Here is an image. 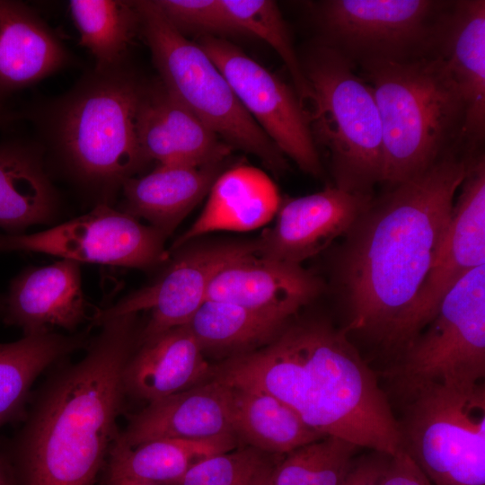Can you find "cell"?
Here are the masks:
<instances>
[{
    "instance_id": "6da1fadb",
    "label": "cell",
    "mask_w": 485,
    "mask_h": 485,
    "mask_svg": "<svg viewBox=\"0 0 485 485\" xmlns=\"http://www.w3.org/2000/svg\"><path fill=\"white\" fill-rule=\"evenodd\" d=\"M472 156L451 154L373 198L343 236L334 282L345 304L346 333L374 340L396 358L408 345L418 295L451 218Z\"/></svg>"
},
{
    "instance_id": "7a4b0ae2",
    "label": "cell",
    "mask_w": 485,
    "mask_h": 485,
    "mask_svg": "<svg viewBox=\"0 0 485 485\" xmlns=\"http://www.w3.org/2000/svg\"><path fill=\"white\" fill-rule=\"evenodd\" d=\"M213 377L273 395L323 436L388 455L400 449L398 421L375 373L327 321L288 323L267 345L214 366Z\"/></svg>"
},
{
    "instance_id": "3957f363",
    "label": "cell",
    "mask_w": 485,
    "mask_h": 485,
    "mask_svg": "<svg viewBox=\"0 0 485 485\" xmlns=\"http://www.w3.org/2000/svg\"><path fill=\"white\" fill-rule=\"evenodd\" d=\"M137 313L98 326L85 355L44 382L13 437L21 485H94L115 442L125 366L137 346Z\"/></svg>"
},
{
    "instance_id": "277c9868",
    "label": "cell",
    "mask_w": 485,
    "mask_h": 485,
    "mask_svg": "<svg viewBox=\"0 0 485 485\" xmlns=\"http://www.w3.org/2000/svg\"><path fill=\"white\" fill-rule=\"evenodd\" d=\"M146 83L126 64L93 69L59 97L33 111L44 154H50L76 184L110 198L146 163L137 117Z\"/></svg>"
},
{
    "instance_id": "5b68a950",
    "label": "cell",
    "mask_w": 485,
    "mask_h": 485,
    "mask_svg": "<svg viewBox=\"0 0 485 485\" xmlns=\"http://www.w3.org/2000/svg\"><path fill=\"white\" fill-rule=\"evenodd\" d=\"M357 68L377 103L384 142L382 183L387 188L451 154H477L466 139L464 101L440 54Z\"/></svg>"
},
{
    "instance_id": "8992f818",
    "label": "cell",
    "mask_w": 485,
    "mask_h": 485,
    "mask_svg": "<svg viewBox=\"0 0 485 485\" xmlns=\"http://www.w3.org/2000/svg\"><path fill=\"white\" fill-rule=\"evenodd\" d=\"M301 62L311 89L312 137L316 148L328 154L333 185L374 197L383 180L384 142L371 85L352 62L319 42L309 47Z\"/></svg>"
},
{
    "instance_id": "52a82bcc",
    "label": "cell",
    "mask_w": 485,
    "mask_h": 485,
    "mask_svg": "<svg viewBox=\"0 0 485 485\" xmlns=\"http://www.w3.org/2000/svg\"><path fill=\"white\" fill-rule=\"evenodd\" d=\"M139 31L161 83L231 148L258 157L274 174L286 156L244 110L225 75L198 43L188 40L154 1H135Z\"/></svg>"
},
{
    "instance_id": "ba28073f",
    "label": "cell",
    "mask_w": 485,
    "mask_h": 485,
    "mask_svg": "<svg viewBox=\"0 0 485 485\" xmlns=\"http://www.w3.org/2000/svg\"><path fill=\"white\" fill-rule=\"evenodd\" d=\"M401 446L433 485H485V386L428 384L401 394Z\"/></svg>"
},
{
    "instance_id": "9c48e42d",
    "label": "cell",
    "mask_w": 485,
    "mask_h": 485,
    "mask_svg": "<svg viewBox=\"0 0 485 485\" xmlns=\"http://www.w3.org/2000/svg\"><path fill=\"white\" fill-rule=\"evenodd\" d=\"M454 1L324 0L314 3L317 41L357 67L436 56Z\"/></svg>"
},
{
    "instance_id": "30bf717a",
    "label": "cell",
    "mask_w": 485,
    "mask_h": 485,
    "mask_svg": "<svg viewBox=\"0 0 485 485\" xmlns=\"http://www.w3.org/2000/svg\"><path fill=\"white\" fill-rule=\"evenodd\" d=\"M389 375L400 394L428 384H473L485 376V264L443 297Z\"/></svg>"
},
{
    "instance_id": "8fae6325",
    "label": "cell",
    "mask_w": 485,
    "mask_h": 485,
    "mask_svg": "<svg viewBox=\"0 0 485 485\" xmlns=\"http://www.w3.org/2000/svg\"><path fill=\"white\" fill-rule=\"evenodd\" d=\"M166 238L149 225L98 203L78 217L32 234L0 233V253L30 251L78 263L146 269L166 261Z\"/></svg>"
},
{
    "instance_id": "7c38bea8",
    "label": "cell",
    "mask_w": 485,
    "mask_h": 485,
    "mask_svg": "<svg viewBox=\"0 0 485 485\" xmlns=\"http://www.w3.org/2000/svg\"><path fill=\"white\" fill-rule=\"evenodd\" d=\"M226 78L237 99L285 156L313 177L322 174L307 110L295 89L225 38L198 43Z\"/></svg>"
},
{
    "instance_id": "4fadbf2b",
    "label": "cell",
    "mask_w": 485,
    "mask_h": 485,
    "mask_svg": "<svg viewBox=\"0 0 485 485\" xmlns=\"http://www.w3.org/2000/svg\"><path fill=\"white\" fill-rule=\"evenodd\" d=\"M172 251L176 255L155 280L96 311L93 324L148 311L150 317L139 331L137 344L185 325L205 302L215 276L227 265L257 253V249L255 241H228L188 242Z\"/></svg>"
},
{
    "instance_id": "5bb4252c",
    "label": "cell",
    "mask_w": 485,
    "mask_h": 485,
    "mask_svg": "<svg viewBox=\"0 0 485 485\" xmlns=\"http://www.w3.org/2000/svg\"><path fill=\"white\" fill-rule=\"evenodd\" d=\"M460 187L444 241L412 310L407 347L434 317L445 294L485 264L484 153L472 159Z\"/></svg>"
},
{
    "instance_id": "9a60e30c",
    "label": "cell",
    "mask_w": 485,
    "mask_h": 485,
    "mask_svg": "<svg viewBox=\"0 0 485 485\" xmlns=\"http://www.w3.org/2000/svg\"><path fill=\"white\" fill-rule=\"evenodd\" d=\"M373 198L334 185L313 194L282 198L274 225L255 240L257 254L301 264L344 236Z\"/></svg>"
},
{
    "instance_id": "2e32d148",
    "label": "cell",
    "mask_w": 485,
    "mask_h": 485,
    "mask_svg": "<svg viewBox=\"0 0 485 485\" xmlns=\"http://www.w3.org/2000/svg\"><path fill=\"white\" fill-rule=\"evenodd\" d=\"M137 135L146 163L202 166L223 163L231 147L157 81L143 91Z\"/></svg>"
},
{
    "instance_id": "e0dca14e",
    "label": "cell",
    "mask_w": 485,
    "mask_h": 485,
    "mask_svg": "<svg viewBox=\"0 0 485 485\" xmlns=\"http://www.w3.org/2000/svg\"><path fill=\"white\" fill-rule=\"evenodd\" d=\"M80 263L61 259L22 270L4 296L3 321L23 336L63 329L74 331L87 318Z\"/></svg>"
},
{
    "instance_id": "ac0fdd59",
    "label": "cell",
    "mask_w": 485,
    "mask_h": 485,
    "mask_svg": "<svg viewBox=\"0 0 485 485\" xmlns=\"http://www.w3.org/2000/svg\"><path fill=\"white\" fill-rule=\"evenodd\" d=\"M225 435H234L231 387L212 377L190 389L148 402L145 409L129 418L115 442L135 447L159 438L203 440Z\"/></svg>"
},
{
    "instance_id": "d6986e66",
    "label": "cell",
    "mask_w": 485,
    "mask_h": 485,
    "mask_svg": "<svg viewBox=\"0 0 485 485\" xmlns=\"http://www.w3.org/2000/svg\"><path fill=\"white\" fill-rule=\"evenodd\" d=\"M324 288L321 278L301 264L257 253L222 269L211 281L207 298L292 318Z\"/></svg>"
},
{
    "instance_id": "ffe728a7",
    "label": "cell",
    "mask_w": 485,
    "mask_h": 485,
    "mask_svg": "<svg viewBox=\"0 0 485 485\" xmlns=\"http://www.w3.org/2000/svg\"><path fill=\"white\" fill-rule=\"evenodd\" d=\"M213 376V366L182 325L137 344L123 373L125 392L148 402L200 384Z\"/></svg>"
},
{
    "instance_id": "44dd1931",
    "label": "cell",
    "mask_w": 485,
    "mask_h": 485,
    "mask_svg": "<svg viewBox=\"0 0 485 485\" xmlns=\"http://www.w3.org/2000/svg\"><path fill=\"white\" fill-rule=\"evenodd\" d=\"M73 57L27 5L0 1V97L67 67Z\"/></svg>"
},
{
    "instance_id": "7402d4cb",
    "label": "cell",
    "mask_w": 485,
    "mask_h": 485,
    "mask_svg": "<svg viewBox=\"0 0 485 485\" xmlns=\"http://www.w3.org/2000/svg\"><path fill=\"white\" fill-rule=\"evenodd\" d=\"M222 164H158L149 173L124 182L120 210L145 219L167 238L209 193Z\"/></svg>"
},
{
    "instance_id": "603a6c76",
    "label": "cell",
    "mask_w": 485,
    "mask_h": 485,
    "mask_svg": "<svg viewBox=\"0 0 485 485\" xmlns=\"http://www.w3.org/2000/svg\"><path fill=\"white\" fill-rule=\"evenodd\" d=\"M466 108V139L471 152H483L485 139V1L456 0L440 53Z\"/></svg>"
},
{
    "instance_id": "cb8c5ba5",
    "label": "cell",
    "mask_w": 485,
    "mask_h": 485,
    "mask_svg": "<svg viewBox=\"0 0 485 485\" xmlns=\"http://www.w3.org/2000/svg\"><path fill=\"white\" fill-rule=\"evenodd\" d=\"M278 189L261 170L239 165L222 172L194 223L178 237L171 251L198 237L216 231H250L263 226L280 203Z\"/></svg>"
},
{
    "instance_id": "d4e9b609",
    "label": "cell",
    "mask_w": 485,
    "mask_h": 485,
    "mask_svg": "<svg viewBox=\"0 0 485 485\" xmlns=\"http://www.w3.org/2000/svg\"><path fill=\"white\" fill-rule=\"evenodd\" d=\"M40 145H0V228L20 234L29 226L51 223L59 198L47 172Z\"/></svg>"
},
{
    "instance_id": "484cf974",
    "label": "cell",
    "mask_w": 485,
    "mask_h": 485,
    "mask_svg": "<svg viewBox=\"0 0 485 485\" xmlns=\"http://www.w3.org/2000/svg\"><path fill=\"white\" fill-rule=\"evenodd\" d=\"M90 340L87 332L51 331L0 343V428L23 420L31 386L43 371Z\"/></svg>"
},
{
    "instance_id": "4316f807",
    "label": "cell",
    "mask_w": 485,
    "mask_h": 485,
    "mask_svg": "<svg viewBox=\"0 0 485 485\" xmlns=\"http://www.w3.org/2000/svg\"><path fill=\"white\" fill-rule=\"evenodd\" d=\"M229 386L233 433L248 446L262 453L287 454L327 436L307 426L273 395L252 387Z\"/></svg>"
},
{
    "instance_id": "83f0119b",
    "label": "cell",
    "mask_w": 485,
    "mask_h": 485,
    "mask_svg": "<svg viewBox=\"0 0 485 485\" xmlns=\"http://www.w3.org/2000/svg\"><path fill=\"white\" fill-rule=\"evenodd\" d=\"M290 319L274 312L206 299L186 325L205 354L230 357L267 345Z\"/></svg>"
},
{
    "instance_id": "f1b7e54d",
    "label": "cell",
    "mask_w": 485,
    "mask_h": 485,
    "mask_svg": "<svg viewBox=\"0 0 485 485\" xmlns=\"http://www.w3.org/2000/svg\"><path fill=\"white\" fill-rule=\"evenodd\" d=\"M236 445L234 435L203 440L159 438L135 447L114 442L109 453L108 475L174 485L196 463L232 451Z\"/></svg>"
},
{
    "instance_id": "f546056e",
    "label": "cell",
    "mask_w": 485,
    "mask_h": 485,
    "mask_svg": "<svg viewBox=\"0 0 485 485\" xmlns=\"http://www.w3.org/2000/svg\"><path fill=\"white\" fill-rule=\"evenodd\" d=\"M68 5L79 43L94 57V69L126 64L127 53L139 31L135 1L72 0Z\"/></svg>"
},
{
    "instance_id": "4dcf8cb0",
    "label": "cell",
    "mask_w": 485,
    "mask_h": 485,
    "mask_svg": "<svg viewBox=\"0 0 485 485\" xmlns=\"http://www.w3.org/2000/svg\"><path fill=\"white\" fill-rule=\"evenodd\" d=\"M359 446L327 436L288 454L273 468V485H340Z\"/></svg>"
},
{
    "instance_id": "1f68e13d",
    "label": "cell",
    "mask_w": 485,
    "mask_h": 485,
    "mask_svg": "<svg viewBox=\"0 0 485 485\" xmlns=\"http://www.w3.org/2000/svg\"><path fill=\"white\" fill-rule=\"evenodd\" d=\"M239 33H249L266 41L287 68L301 102L311 97L301 58L295 51L287 25L277 5L269 0H221Z\"/></svg>"
},
{
    "instance_id": "d6a6232c",
    "label": "cell",
    "mask_w": 485,
    "mask_h": 485,
    "mask_svg": "<svg viewBox=\"0 0 485 485\" xmlns=\"http://www.w3.org/2000/svg\"><path fill=\"white\" fill-rule=\"evenodd\" d=\"M267 462L253 447L234 449L196 463L174 485H246Z\"/></svg>"
},
{
    "instance_id": "836d02e7",
    "label": "cell",
    "mask_w": 485,
    "mask_h": 485,
    "mask_svg": "<svg viewBox=\"0 0 485 485\" xmlns=\"http://www.w3.org/2000/svg\"><path fill=\"white\" fill-rule=\"evenodd\" d=\"M164 17L181 33H239L221 0H155ZM202 35V36H203Z\"/></svg>"
},
{
    "instance_id": "e575fe53",
    "label": "cell",
    "mask_w": 485,
    "mask_h": 485,
    "mask_svg": "<svg viewBox=\"0 0 485 485\" xmlns=\"http://www.w3.org/2000/svg\"><path fill=\"white\" fill-rule=\"evenodd\" d=\"M381 485H433L418 464L402 449L390 455Z\"/></svg>"
},
{
    "instance_id": "d590c367",
    "label": "cell",
    "mask_w": 485,
    "mask_h": 485,
    "mask_svg": "<svg viewBox=\"0 0 485 485\" xmlns=\"http://www.w3.org/2000/svg\"><path fill=\"white\" fill-rule=\"evenodd\" d=\"M388 454L376 451L356 457L340 485H381Z\"/></svg>"
},
{
    "instance_id": "8d00e7d4",
    "label": "cell",
    "mask_w": 485,
    "mask_h": 485,
    "mask_svg": "<svg viewBox=\"0 0 485 485\" xmlns=\"http://www.w3.org/2000/svg\"><path fill=\"white\" fill-rule=\"evenodd\" d=\"M273 468L274 465L267 462L246 485H273Z\"/></svg>"
},
{
    "instance_id": "74e56055",
    "label": "cell",
    "mask_w": 485,
    "mask_h": 485,
    "mask_svg": "<svg viewBox=\"0 0 485 485\" xmlns=\"http://www.w3.org/2000/svg\"><path fill=\"white\" fill-rule=\"evenodd\" d=\"M0 485H18L7 459L0 454Z\"/></svg>"
},
{
    "instance_id": "f35d334b",
    "label": "cell",
    "mask_w": 485,
    "mask_h": 485,
    "mask_svg": "<svg viewBox=\"0 0 485 485\" xmlns=\"http://www.w3.org/2000/svg\"><path fill=\"white\" fill-rule=\"evenodd\" d=\"M107 485H160V484L126 478V477L108 475Z\"/></svg>"
},
{
    "instance_id": "ab89813d",
    "label": "cell",
    "mask_w": 485,
    "mask_h": 485,
    "mask_svg": "<svg viewBox=\"0 0 485 485\" xmlns=\"http://www.w3.org/2000/svg\"><path fill=\"white\" fill-rule=\"evenodd\" d=\"M3 306H4V297L0 296V314L3 313Z\"/></svg>"
},
{
    "instance_id": "60d3db41",
    "label": "cell",
    "mask_w": 485,
    "mask_h": 485,
    "mask_svg": "<svg viewBox=\"0 0 485 485\" xmlns=\"http://www.w3.org/2000/svg\"><path fill=\"white\" fill-rule=\"evenodd\" d=\"M0 119H4V118L0 115Z\"/></svg>"
}]
</instances>
